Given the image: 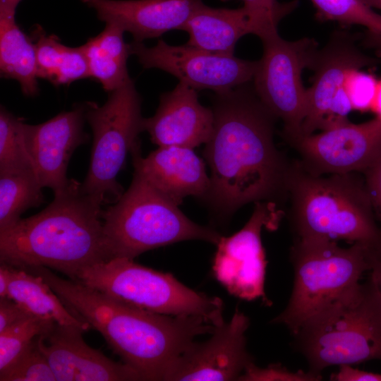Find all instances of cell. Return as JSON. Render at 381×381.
Listing matches in <instances>:
<instances>
[{"label":"cell","mask_w":381,"mask_h":381,"mask_svg":"<svg viewBox=\"0 0 381 381\" xmlns=\"http://www.w3.org/2000/svg\"><path fill=\"white\" fill-rule=\"evenodd\" d=\"M224 1L231 0H222ZM252 15L270 32L277 31L280 21L295 10L297 0L280 2L278 0H241Z\"/></svg>","instance_id":"obj_32"},{"label":"cell","mask_w":381,"mask_h":381,"mask_svg":"<svg viewBox=\"0 0 381 381\" xmlns=\"http://www.w3.org/2000/svg\"><path fill=\"white\" fill-rule=\"evenodd\" d=\"M21 0H0V6L15 9Z\"/></svg>","instance_id":"obj_41"},{"label":"cell","mask_w":381,"mask_h":381,"mask_svg":"<svg viewBox=\"0 0 381 381\" xmlns=\"http://www.w3.org/2000/svg\"><path fill=\"white\" fill-rule=\"evenodd\" d=\"M32 315L12 299L0 298V332Z\"/></svg>","instance_id":"obj_35"},{"label":"cell","mask_w":381,"mask_h":381,"mask_svg":"<svg viewBox=\"0 0 381 381\" xmlns=\"http://www.w3.org/2000/svg\"><path fill=\"white\" fill-rule=\"evenodd\" d=\"M321 374H315L310 371L289 370L280 363L269 365L260 368L251 363L246 367L238 380L243 381H318L321 380Z\"/></svg>","instance_id":"obj_33"},{"label":"cell","mask_w":381,"mask_h":381,"mask_svg":"<svg viewBox=\"0 0 381 381\" xmlns=\"http://www.w3.org/2000/svg\"><path fill=\"white\" fill-rule=\"evenodd\" d=\"M251 82L215 92L213 98V130L204 150L210 169L205 199L222 217L249 202H274L288 195L292 162L277 148V118Z\"/></svg>","instance_id":"obj_1"},{"label":"cell","mask_w":381,"mask_h":381,"mask_svg":"<svg viewBox=\"0 0 381 381\" xmlns=\"http://www.w3.org/2000/svg\"><path fill=\"white\" fill-rule=\"evenodd\" d=\"M275 203L258 202L246 225L229 236H221L212 261V273L227 291L245 301L261 298L271 303L265 292L267 262L261 241L266 226L276 229L279 214Z\"/></svg>","instance_id":"obj_13"},{"label":"cell","mask_w":381,"mask_h":381,"mask_svg":"<svg viewBox=\"0 0 381 381\" xmlns=\"http://www.w3.org/2000/svg\"><path fill=\"white\" fill-rule=\"evenodd\" d=\"M42 188L34 171L0 174V232L18 222L24 212L44 202Z\"/></svg>","instance_id":"obj_26"},{"label":"cell","mask_w":381,"mask_h":381,"mask_svg":"<svg viewBox=\"0 0 381 381\" xmlns=\"http://www.w3.org/2000/svg\"><path fill=\"white\" fill-rule=\"evenodd\" d=\"M124 31L112 23H106L97 36L82 45L90 72V78L99 82L110 92L131 80L127 68L131 55L129 44L123 39Z\"/></svg>","instance_id":"obj_24"},{"label":"cell","mask_w":381,"mask_h":381,"mask_svg":"<svg viewBox=\"0 0 381 381\" xmlns=\"http://www.w3.org/2000/svg\"><path fill=\"white\" fill-rule=\"evenodd\" d=\"M260 40L263 52L253 86L263 104L282 121V136L290 144L302 135L306 89L301 75L305 68H310L318 44L308 37L287 41L278 32Z\"/></svg>","instance_id":"obj_10"},{"label":"cell","mask_w":381,"mask_h":381,"mask_svg":"<svg viewBox=\"0 0 381 381\" xmlns=\"http://www.w3.org/2000/svg\"><path fill=\"white\" fill-rule=\"evenodd\" d=\"M85 113V106H77L42 123H25V143L39 181L53 193L68 185L66 173L71 155L88 141L89 135L83 130Z\"/></svg>","instance_id":"obj_17"},{"label":"cell","mask_w":381,"mask_h":381,"mask_svg":"<svg viewBox=\"0 0 381 381\" xmlns=\"http://www.w3.org/2000/svg\"><path fill=\"white\" fill-rule=\"evenodd\" d=\"M10 274L8 265L0 262V298L8 296Z\"/></svg>","instance_id":"obj_38"},{"label":"cell","mask_w":381,"mask_h":381,"mask_svg":"<svg viewBox=\"0 0 381 381\" xmlns=\"http://www.w3.org/2000/svg\"><path fill=\"white\" fill-rule=\"evenodd\" d=\"M316 16L324 21H334L343 27L362 25L368 31H381V16L363 0H310Z\"/></svg>","instance_id":"obj_28"},{"label":"cell","mask_w":381,"mask_h":381,"mask_svg":"<svg viewBox=\"0 0 381 381\" xmlns=\"http://www.w3.org/2000/svg\"><path fill=\"white\" fill-rule=\"evenodd\" d=\"M290 145L300 156L299 166L312 175L364 174L381 154V117L361 123L349 121Z\"/></svg>","instance_id":"obj_14"},{"label":"cell","mask_w":381,"mask_h":381,"mask_svg":"<svg viewBox=\"0 0 381 381\" xmlns=\"http://www.w3.org/2000/svg\"><path fill=\"white\" fill-rule=\"evenodd\" d=\"M288 196L296 238L368 243L381 239L365 178L358 172L314 176L292 162Z\"/></svg>","instance_id":"obj_4"},{"label":"cell","mask_w":381,"mask_h":381,"mask_svg":"<svg viewBox=\"0 0 381 381\" xmlns=\"http://www.w3.org/2000/svg\"><path fill=\"white\" fill-rule=\"evenodd\" d=\"M367 256L370 265L369 277L381 292V239L365 243Z\"/></svg>","instance_id":"obj_37"},{"label":"cell","mask_w":381,"mask_h":381,"mask_svg":"<svg viewBox=\"0 0 381 381\" xmlns=\"http://www.w3.org/2000/svg\"><path fill=\"white\" fill-rule=\"evenodd\" d=\"M141 102L131 80L109 92L103 105L87 102L85 106L93 142L90 167L81 189L102 205L116 202L123 193L117 175L128 153L140 141V133L145 131Z\"/></svg>","instance_id":"obj_9"},{"label":"cell","mask_w":381,"mask_h":381,"mask_svg":"<svg viewBox=\"0 0 381 381\" xmlns=\"http://www.w3.org/2000/svg\"><path fill=\"white\" fill-rule=\"evenodd\" d=\"M85 332L78 327L54 322L37 336V344L56 381L143 380L130 365L116 362L87 345L83 337Z\"/></svg>","instance_id":"obj_16"},{"label":"cell","mask_w":381,"mask_h":381,"mask_svg":"<svg viewBox=\"0 0 381 381\" xmlns=\"http://www.w3.org/2000/svg\"><path fill=\"white\" fill-rule=\"evenodd\" d=\"M214 125L212 109L202 106L196 90L179 82L161 95L155 114L144 119V129L158 145L195 148L210 139Z\"/></svg>","instance_id":"obj_18"},{"label":"cell","mask_w":381,"mask_h":381,"mask_svg":"<svg viewBox=\"0 0 381 381\" xmlns=\"http://www.w3.org/2000/svg\"><path fill=\"white\" fill-rule=\"evenodd\" d=\"M332 381H381V373L359 370L350 365H341L337 373H332Z\"/></svg>","instance_id":"obj_36"},{"label":"cell","mask_w":381,"mask_h":381,"mask_svg":"<svg viewBox=\"0 0 381 381\" xmlns=\"http://www.w3.org/2000/svg\"><path fill=\"white\" fill-rule=\"evenodd\" d=\"M247 315L236 308L229 322L216 326L205 341H195L177 359L166 381L238 380L254 362L246 349Z\"/></svg>","instance_id":"obj_15"},{"label":"cell","mask_w":381,"mask_h":381,"mask_svg":"<svg viewBox=\"0 0 381 381\" xmlns=\"http://www.w3.org/2000/svg\"><path fill=\"white\" fill-rule=\"evenodd\" d=\"M8 266L10 274L8 298L30 314L52 320L59 325L78 327L85 332L91 328L88 323L69 310L42 277L9 265Z\"/></svg>","instance_id":"obj_23"},{"label":"cell","mask_w":381,"mask_h":381,"mask_svg":"<svg viewBox=\"0 0 381 381\" xmlns=\"http://www.w3.org/2000/svg\"><path fill=\"white\" fill-rule=\"evenodd\" d=\"M16 10L0 6V72L3 78L18 82L22 92H39L35 44L16 22Z\"/></svg>","instance_id":"obj_22"},{"label":"cell","mask_w":381,"mask_h":381,"mask_svg":"<svg viewBox=\"0 0 381 381\" xmlns=\"http://www.w3.org/2000/svg\"><path fill=\"white\" fill-rule=\"evenodd\" d=\"M294 346L315 374L332 365L381 361V294L368 278L308 318Z\"/></svg>","instance_id":"obj_5"},{"label":"cell","mask_w":381,"mask_h":381,"mask_svg":"<svg viewBox=\"0 0 381 381\" xmlns=\"http://www.w3.org/2000/svg\"><path fill=\"white\" fill-rule=\"evenodd\" d=\"M378 80L361 68L349 69L345 75L344 86L353 109L358 111L372 108L375 99Z\"/></svg>","instance_id":"obj_31"},{"label":"cell","mask_w":381,"mask_h":381,"mask_svg":"<svg viewBox=\"0 0 381 381\" xmlns=\"http://www.w3.org/2000/svg\"><path fill=\"white\" fill-rule=\"evenodd\" d=\"M37 337L13 363L0 372V381H56Z\"/></svg>","instance_id":"obj_30"},{"label":"cell","mask_w":381,"mask_h":381,"mask_svg":"<svg viewBox=\"0 0 381 381\" xmlns=\"http://www.w3.org/2000/svg\"><path fill=\"white\" fill-rule=\"evenodd\" d=\"M98 18L130 32L134 41L181 30L202 0H81Z\"/></svg>","instance_id":"obj_20"},{"label":"cell","mask_w":381,"mask_h":381,"mask_svg":"<svg viewBox=\"0 0 381 381\" xmlns=\"http://www.w3.org/2000/svg\"><path fill=\"white\" fill-rule=\"evenodd\" d=\"M102 220L108 260H133L147 250L188 240L217 245L221 238L216 230L191 221L135 170L128 190L103 210Z\"/></svg>","instance_id":"obj_6"},{"label":"cell","mask_w":381,"mask_h":381,"mask_svg":"<svg viewBox=\"0 0 381 381\" xmlns=\"http://www.w3.org/2000/svg\"><path fill=\"white\" fill-rule=\"evenodd\" d=\"M355 42V36L349 32L337 30L325 47L318 49L310 68L314 75L312 85L306 89L302 135L349 121L353 109L344 86L346 71L378 64L377 59L361 52Z\"/></svg>","instance_id":"obj_11"},{"label":"cell","mask_w":381,"mask_h":381,"mask_svg":"<svg viewBox=\"0 0 381 381\" xmlns=\"http://www.w3.org/2000/svg\"><path fill=\"white\" fill-rule=\"evenodd\" d=\"M37 75L53 85H69L90 78L87 61L83 47L62 44L54 35H47L42 28L35 30Z\"/></svg>","instance_id":"obj_25"},{"label":"cell","mask_w":381,"mask_h":381,"mask_svg":"<svg viewBox=\"0 0 381 381\" xmlns=\"http://www.w3.org/2000/svg\"><path fill=\"white\" fill-rule=\"evenodd\" d=\"M363 44L381 55V31L378 32H366L363 37Z\"/></svg>","instance_id":"obj_39"},{"label":"cell","mask_w":381,"mask_h":381,"mask_svg":"<svg viewBox=\"0 0 381 381\" xmlns=\"http://www.w3.org/2000/svg\"><path fill=\"white\" fill-rule=\"evenodd\" d=\"M121 302L151 313L197 315L218 326L222 324L223 301L196 291L162 272L116 258L83 269L73 280Z\"/></svg>","instance_id":"obj_8"},{"label":"cell","mask_w":381,"mask_h":381,"mask_svg":"<svg viewBox=\"0 0 381 381\" xmlns=\"http://www.w3.org/2000/svg\"><path fill=\"white\" fill-rule=\"evenodd\" d=\"M363 174L375 217L381 230V154Z\"/></svg>","instance_id":"obj_34"},{"label":"cell","mask_w":381,"mask_h":381,"mask_svg":"<svg viewBox=\"0 0 381 381\" xmlns=\"http://www.w3.org/2000/svg\"><path fill=\"white\" fill-rule=\"evenodd\" d=\"M129 47L131 54L135 55L145 68L164 71L196 90L222 92L250 82L258 63L188 44L172 46L162 40L152 47L135 41Z\"/></svg>","instance_id":"obj_12"},{"label":"cell","mask_w":381,"mask_h":381,"mask_svg":"<svg viewBox=\"0 0 381 381\" xmlns=\"http://www.w3.org/2000/svg\"><path fill=\"white\" fill-rule=\"evenodd\" d=\"M53 323L52 320L32 315L0 332V372L13 363L34 339Z\"/></svg>","instance_id":"obj_29"},{"label":"cell","mask_w":381,"mask_h":381,"mask_svg":"<svg viewBox=\"0 0 381 381\" xmlns=\"http://www.w3.org/2000/svg\"><path fill=\"white\" fill-rule=\"evenodd\" d=\"M131 153L134 170L176 205L188 196L206 197L210 179L203 160L193 148L158 147L143 157L139 141Z\"/></svg>","instance_id":"obj_19"},{"label":"cell","mask_w":381,"mask_h":381,"mask_svg":"<svg viewBox=\"0 0 381 381\" xmlns=\"http://www.w3.org/2000/svg\"><path fill=\"white\" fill-rule=\"evenodd\" d=\"M40 212L0 232V262L42 266L71 280L84 268L108 260L102 203L70 179Z\"/></svg>","instance_id":"obj_3"},{"label":"cell","mask_w":381,"mask_h":381,"mask_svg":"<svg viewBox=\"0 0 381 381\" xmlns=\"http://www.w3.org/2000/svg\"><path fill=\"white\" fill-rule=\"evenodd\" d=\"M294 269L291 294L271 323L294 334L308 318L360 285L370 265L365 243L349 247L321 238H296L290 251Z\"/></svg>","instance_id":"obj_7"},{"label":"cell","mask_w":381,"mask_h":381,"mask_svg":"<svg viewBox=\"0 0 381 381\" xmlns=\"http://www.w3.org/2000/svg\"><path fill=\"white\" fill-rule=\"evenodd\" d=\"M373 107L377 116L381 117V80L378 81L377 90Z\"/></svg>","instance_id":"obj_40"},{"label":"cell","mask_w":381,"mask_h":381,"mask_svg":"<svg viewBox=\"0 0 381 381\" xmlns=\"http://www.w3.org/2000/svg\"><path fill=\"white\" fill-rule=\"evenodd\" d=\"M370 8L381 10V0H363Z\"/></svg>","instance_id":"obj_42"},{"label":"cell","mask_w":381,"mask_h":381,"mask_svg":"<svg viewBox=\"0 0 381 381\" xmlns=\"http://www.w3.org/2000/svg\"><path fill=\"white\" fill-rule=\"evenodd\" d=\"M49 285L78 318L98 331L123 363L143 380H165L179 356L215 326L197 315H168L143 310L93 288L64 279L42 267L21 268Z\"/></svg>","instance_id":"obj_2"},{"label":"cell","mask_w":381,"mask_h":381,"mask_svg":"<svg viewBox=\"0 0 381 381\" xmlns=\"http://www.w3.org/2000/svg\"><path fill=\"white\" fill-rule=\"evenodd\" d=\"M25 171H35L25 143V123L1 106L0 174Z\"/></svg>","instance_id":"obj_27"},{"label":"cell","mask_w":381,"mask_h":381,"mask_svg":"<svg viewBox=\"0 0 381 381\" xmlns=\"http://www.w3.org/2000/svg\"><path fill=\"white\" fill-rule=\"evenodd\" d=\"M181 30L188 34L186 44L215 54L234 55L236 44L248 34L260 39L267 35L262 24L243 6L212 8L202 4Z\"/></svg>","instance_id":"obj_21"}]
</instances>
